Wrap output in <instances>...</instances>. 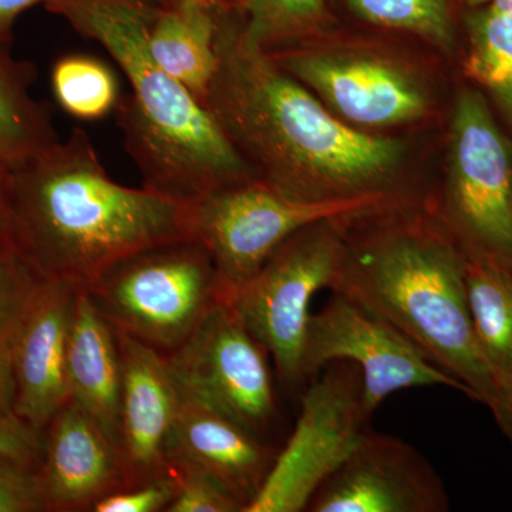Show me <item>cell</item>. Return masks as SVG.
I'll list each match as a JSON object with an SVG mask.
<instances>
[{"instance_id": "obj_7", "label": "cell", "mask_w": 512, "mask_h": 512, "mask_svg": "<svg viewBox=\"0 0 512 512\" xmlns=\"http://www.w3.org/2000/svg\"><path fill=\"white\" fill-rule=\"evenodd\" d=\"M464 254L512 272V143L476 90L458 93L436 215Z\"/></svg>"}, {"instance_id": "obj_20", "label": "cell", "mask_w": 512, "mask_h": 512, "mask_svg": "<svg viewBox=\"0 0 512 512\" xmlns=\"http://www.w3.org/2000/svg\"><path fill=\"white\" fill-rule=\"evenodd\" d=\"M466 291L474 335L500 402L501 393L512 382V272L488 259L466 255Z\"/></svg>"}, {"instance_id": "obj_8", "label": "cell", "mask_w": 512, "mask_h": 512, "mask_svg": "<svg viewBox=\"0 0 512 512\" xmlns=\"http://www.w3.org/2000/svg\"><path fill=\"white\" fill-rule=\"evenodd\" d=\"M402 207L386 195L292 200L251 180L191 202V237L207 248L222 282L232 289L258 274L286 239L309 225Z\"/></svg>"}, {"instance_id": "obj_17", "label": "cell", "mask_w": 512, "mask_h": 512, "mask_svg": "<svg viewBox=\"0 0 512 512\" xmlns=\"http://www.w3.org/2000/svg\"><path fill=\"white\" fill-rule=\"evenodd\" d=\"M167 460L207 471L245 505L255 500L274 466L275 448L180 386Z\"/></svg>"}, {"instance_id": "obj_23", "label": "cell", "mask_w": 512, "mask_h": 512, "mask_svg": "<svg viewBox=\"0 0 512 512\" xmlns=\"http://www.w3.org/2000/svg\"><path fill=\"white\" fill-rule=\"evenodd\" d=\"M57 103L80 120L103 119L119 101L116 77L94 57L74 55L57 60L52 70Z\"/></svg>"}, {"instance_id": "obj_15", "label": "cell", "mask_w": 512, "mask_h": 512, "mask_svg": "<svg viewBox=\"0 0 512 512\" xmlns=\"http://www.w3.org/2000/svg\"><path fill=\"white\" fill-rule=\"evenodd\" d=\"M79 291L72 282H43L10 346L15 380L13 412L43 433L70 400L67 343Z\"/></svg>"}, {"instance_id": "obj_33", "label": "cell", "mask_w": 512, "mask_h": 512, "mask_svg": "<svg viewBox=\"0 0 512 512\" xmlns=\"http://www.w3.org/2000/svg\"><path fill=\"white\" fill-rule=\"evenodd\" d=\"M15 406V380H13L10 348L0 349V416L13 413Z\"/></svg>"}, {"instance_id": "obj_22", "label": "cell", "mask_w": 512, "mask_h": 512, "mask_svg": "<svg viewBox=\"0 0 512 512\" xmlns=\"http://www.w3.org/2000/svg\"><path fill=\"white\" fill-rule=\"evenodd\" d=\"M467 30V76L490 94L512 128V13L471 9Z\"/></svg>"}, {"instance_id": "obj_10", "label": "cell", "mask_w": 512, "mask_h": 512, "mask_svg": "<svg viewBox=\"0 0 512 512\" xmlns=\"http://www.w3.org/2000/svg\"><path fill=\"white\" fill-rule=\"evenodd\" d=\"M167 357L178 386L265 440L278 417L268 350L249 332L228 296Z\"/></svg>"}, {"instance_id": "obj_25", "label": "cell", "mask_w": 512, "mask_h": 512, "mask_svg": "<svg viewBox=\"0 0 512 512\" xmlns=\"http://www.w3.org/2000/svg\"><path fill=\"white\" fill-rule=\"evenodd\" d=\"M363 19L397 30H406L443 49L454 43L453 19L448 0H349Z\"/></svg>"}, {"instance_id": "obj_27", "label": "cell", "mask_w": 512, "mask_h": 512, "mask_svg": "<svg viewBox=\"0 0 512 512\" xmlns=\"http://www.w3.org/2000/svg\"><path fill=\"white\" fill-rule=\"evenodd\" d=\"M168 471L177 494L165 512H244L242 501L207 471L184 461H168Z\"/></svg>"}, {"instance_id": "obj_38", "label": "cell", "mask_w": 512, "mask_h": 512, "mask_svg": "<svg viewBox=\"0 0 512 512\" xmlns=\"http://www.w3.org/2000/svg\"><path fill=\"white\" fill-rule=\"evenodd\" d=\"M461 2H463L464 5L467 6V8L476 9L481 8V6L488 5V3H490V0H461Z\"/></svg>"}, {"instance_id": "obj_39", "label": "cell", "mask_w": 512, "mask_h": 512, "mask_svg": "<svg viewBox=\"0 0 512 512\" xmlns=\"http://www.w3.org/2000/svg\"><path fill=\"white\" fill-rule=\"evenodd\" d=\"M157 2H160L161 5H163V0H157Z\"/></svg>"}, {"instance_id": "obj_32", "label": "cell", "mask_w": 512, "mask_h": 512, "mask_svg": "<svg viewBox=\"0 0 512 512\" xmlns=\"http://www.w3.org/2000/svg\"><path fill=\"white\" fill-rule=\"evenodd\" d=\"M50 2L52 0H0V47L12 42L13 28L23 12L36 5L46 6Z\"/></svg>"}, {"instance_id": "obj_37", "label": "cell", "mask_w": 512, "mask_h": 512, "mask_svg": "<svg viewBox=\"0 0 512 512\" xmlns=\"http://www.w3.org/2000/svg\"><path fill=\"white\" fill-rule=\"evenodd\" d=\"M174 3H201V5H207L217 9L215 0H163V5H174Z\"/></svg>"}, {"instance_id": "obj_3", "label": "cell", "mask_w": 512, "mask_h": 512, "mask_svg": "<svg viewBox=\"0 0 512 512\" xmlns=\"http://www.w3.org/2000/svg\"><path fill=\"white\" fill-rule=\"evenodd\" d=\"M417 211L373 212L365 231L348 221L330 291L399 329L494 413L498 390L468 311L466 254L439 218Z\"/></svg>"}, {"instance_id": "obj_35", "label": "cell", "mask_w": 512, "mask_h": 512, "mask_svg": "<svg viewBox=\"0 0 512 512\" xmlns=\"http://www.w3.org/2000/svg\"><path fill=\"white\" fill-rule=\"evenodd\" d=\"M247 0H215L218 10L222 12L239 13L241 15Z\"/></svg>"}, {"instance_id": "obj_18", "label": "cell", "mask_w": 512, "mask_h": 512, "mask_svg": "<svg viewBox=\"0 0 512 512\" xmlns=\"http://www.w3.org/2000/svg\"><path fill=\"white\" fill-rule=\"evenodd\" d=\"M66 377L70 400L119 444L123 384L119 339L83 288L74 303Z\"/></svg>"}, {"instance_id": "obj_31", "label": "cell", "mask_w": 512, "mask_h": 512, "mask_svg": "<svg viewBox=\"0 0 512 512\" xmlns=\"http://www.w3.org/2000/svg\"><path fill=\"white\" fill-rule=\"evenodd\" d=\"M18 251L10 202V167L0 160V254Z\"/></svg>"}, {"instance_id": "obj_1", "label": "cell", "mask_w": 512, "mask_h": 512, "mask_svg": "<svg viewBox=\"0 0 512 512\" xmlns=\"http://www.w3.org/2000/svg\"><path fill=\"white\" fill-rule=\"evenodd\" d=\"M218 13V66L204 107L254 180L302 201L386 195L419 202L399 184L402 144L343 123L245 35L238 13Z\"/></svg>"}, {"instance_id": "obj_34", "label": "cell", "mask_w": 512, "mask_h": 512, "mask_svg": "<svg viewBox=\"0 0 512 512\" xmlns=\"http://www.w3.org/2000/svg\"><path fill=\"white\" fill-rule=\"evenodd\" d=\"M493 416L512 444V382L501 393L500 402Z\"/></svg>"}, {"instance_id": "obj_29", "label": "cell", "mask_w": 512, "mask_h": 512, "mask_svg": "<svg viewBox=\"0 0 512 512\" xmlns=\"http://www.w3.org/2000/svg\"><path fill=\"white\" fill-rule=\"evenodd\" d=\"M36 468L0 456V512H45Z\"/></svg>"}, {"instance_id": "obj_4", "label": "cell", "mask_w": 512, "mask_h": 512, "mask_svg": "<svg viewBox=\"0 0 512 512\" xmlns=\"http://www.w3.org/2000/svg\"><path fill=\"white\" fill-rule=\"evenodd\" d=\"M45 8L103 46L126 74L131 93L114 113L144 188L191 204L254 180L207 109L151 56L148 32L160 2L52 0Z\"/></svg>"}, {"instance_id": "obj_21", "label": "cell", "mask_w": 512, "mask_h": 512, "mask_svg": "<svg viewBox=\"0 0 512 512\" xmlns=\"http://www.w3.org/2000/svg\"><path fill=\"white\" fill-rule=\"evenodd\" d=\"M0 47V160L9 167L59 141L52 114L32 94L36 69Z\"/></svg>"}, {"instance_id": "obj_24", "label": "cell", "mask_w": 512, "mask_h": 512, "mask_svg": "<svg viewBox=\"0 0 512 512\" xmlns=\"http://www.w3.org/2000/svg\"><path fill=\"white\" fill-rule=\"evenodd\" d=\"M323 13L325 0H247L242 28L254 45L272 55L318 28Z\"/></svg>"}, {"instance_id": "obj_28", "label": "cell", "mask_w": 512, "mask_h": 512, "mask_svg": "<svg viewBox=\"0 0 512 512\" xmlns=\"http://www.w3.org/2000/svg\"><path fill=\"white\" fill-rule=\"evenodd\" d=\"M177 494V483L167 470L163 476L107 495L94 504L92 512H163Z\"/></svg>"}, {"instance_id": "obj_13", "label": "cell", "mask_w": 512, "mask_h": 512, "mask_svg": "<svg viewBox=\"0 0 512 512\" xmlns=\"http://www.w3.org/2000/svg\"><path fill=\"white\" fill-rule=\"evenodd\" d=\"M271 56L293 79L357 126H396L420 119L427 111L419 83L379 57L316 52Z\"/></svg>"}, {"instance_id": "obj_14", "label": "cell", "mask_w": 512, "mask_h": 512, "mask_svg": "<svg viewBox=\"0 0 512 512\" xmlns=\"http://www.w3.org/2000/svg\"><path fill=\"white\" fill-rule=\"evenodd\" d=\"M36 476L45 512L92 511L130 487L119 444L72 400L46 427Z\"/></svg>"}, {"instance_id": "obj_5", "label": "cell", "mask_w": 512, "mask_h": 512, "mask_svg": "<svg viewBox=\"0 0 512 512\" xmlns=\"http://www.w3.org/2000/svg\"><path fill=\"white\" fill-rule=\"evenodd\" d=\"M83 289L114 328L164 356L190 338L228 291L210 252L194 238L140 249Z\"/></svg>"}, {"instance_id": "obj_9", "label": "cell", "mask_w": 512, "mask_h": 512, "mask_svg": "<svg viewBox=\"0 0 512 512\" xmlns=\"http://www.w3.org/2000/svg\"><path fill=\"white\" fill-rule=\"evenodd\" d=\"M306 384L301 413L288 443L276 454L264 487L245 512H302L312 495L348 457L367 417L359 367L333 362Z\"/></svg>"}, {"instance_id": "obj_6", "label": "cell", "mask_w": 512, "mask_h": 512, "mask_svg": "<svg viewBox=\"0 0 512 512\" xmlns=\"http://www.w3.org/2000/svg\"><path fill=\"white\" fill-rule=\"evenodd\" d=\"M350 218L316 222L286 239L261 271L228 289V301L249 332L268 350L288 389L302 393L303 349L313 295L330 289Z\"/></svg>"}, {"instance_id": "obj_19", "label": "cell", "mask_w": 512, "mask_h": 512, "mask_svg": "<svg viewBox=\"0 0 512 512\" xmlns=\"http://www.w3.org/2000/svg\"><path fill=\"white\" fill-rule=\"evenodd\" d=\"M218 9L201 3L161 5L148 32L158 66L204 106L218 66Z\"/></svg>"}, {"instance_id": "obj_12", "label": "cell", "mask_w": 512, "mask_h": 512, "mask_svg": "<svg viewBox=\"0 0 512 512\" xmlns=\"http://www.w3.org/2000/svg\"><path fill=\"white\" fill-rule=\"evenodd\" d=\"M446 484L423 454L399 437L366 430L312 495L308 512H447Z\"/></svg>"}, {"instance_id": "obj_2", "label": "cell", "mask_w": 512, "mask_h": 512, "mask_svg": "<svg viewBox=\"0 0 512 512\" xmlns=\"http://www.w3.org/2000/svg\"><path fill=\"white\" fill-rule=\"evenodd\" d=\"M18 252L79 288L140 249L191 238L190 204L111 180L86 131L10 167Z\"/></svg>"}, {"instance_id": "obj_11", "label": "cell", "mask_w": 512, "mask_h": 512, "mask_svg": "<svg viewBox=\"0 0 512 512\" xmlns=\"http://www.w3.org/2000/svg\"><path fill=\"white\" fill-rule=\"evenodd\" d=\"M333 362L359 367L369 419L387 397L412 387H450L470 397L463 384L399 329L339 293H333L322 311L312 313L303 349L306 384Z\"/></svg>"}, {"instance_id": "obj_26", "label": "cell", "mask_w": 512, "mask_h": 512, "mask_svg": "<svg viewBox=\"0 0 512 512\" xmlns=\"http://www.w3.org/2000/svg\"><path fill=\"white\" fill-rule=\"evenodd\" d=\"M45 281L18 251L0 254V349L12 346Z\"/></svg>"}, {"instance_id": "obj_36", "label": "cell", "mask_w": 512, "mask_h": 512, "mask_svg": "<svg viewBox=\"0 0 512 512\" xmlns=\"http://www.w3.org/2000/svg\"><path fill=\"white\" fill-rule=\"evenodd\" d=\"M485 6H490L495 10H501V12L512 13V0H490V3Z\"/></svg>"}, {"instance_id": "obj_16", "label": "cell", "mask_w": 512, "mask_h": 512, "mask_svg": "<svg viewBox=\"0 0 512 512\" xmlns=\"http://www.w3.org/2000/svg\"><path fill=\"white\" fill-rule=\"evenodd\" d=\"M116 332L123 370L119 446L128 483L134 487L167 473L168 441L180 389L167 357L127 333Z\"/></svg>"}, {"instance_id": "obj_30", "label": "cell", "mask_w": 512, "mask_h": 512, "mask_svg": "<svg viewBox=\"0 0 512 512\" xmlns=\"http://www.w3.org/2000/svg\"><path fill=\"white\" fill-rule=\"evenodd\" d=\"M43 436V431L35 429L15 412L0 416V456L37 467L42 460Z\"/></svg>"}]
</instances>
